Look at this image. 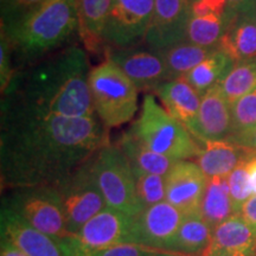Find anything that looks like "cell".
I'll return each instance as SVG.
<instances>
[{
	"instance_id": "obj_1",
	"label": "cell",
	"mask_w": 256,
	"mask_h": 256,
	"mask_svg": "<svg viewBox=\"0 0 256 256\" xmlns=\"http://www.w3.org/2000/svg\"><path fill=\"white\" fill-rule=\"evenodd\" d=\"M2 110V188L56 186L110 144L96 116H63L10 96Z\"/></svg>"
},
{
	"instance_id": "obj_2",
	"label": "cell",
	"mask_w": 256,
	"mask_h": 256,
	"mask_svg": "<svg viewBox=\"0 0 256 256\" xmlns=\"http://www.w3.org/2000/svg\"><path fill=\"white\" fill-rule=\"evenodd\" d=\"M87 54L68 46L37 63L8 89L14 98L32 107L69 118L95 116Z\"/></svg>"
},
{
	"instance_id": "obj_3",
	"label": "cell",
	"mask_w": 256,
	"mask_h": 256,
	"mask_svg": "<svg viewBox=\"0 0 256 256\" xmlns=\"http://www.w3.org/2000/svg\"><path fill=\"white\" fill-rule=\"evenodd\" d=\"M78 30L76 0H46L23 12L8 25H2L11 46L24 60L40 58L60 49Z\"/></svg>"
},
{
	"instance_id": "obj_4",
	"label": "cell",
	"mask_w": 256,
	"mask_h": 256,
	"mask_svg": "<svg viewBox=\"0 0 256 256\" xmlns=\"http://www.w3.org/2000/svg\"><path fill=\"white\" fill-rule=\"evenodd\" d=\"M130 130L146 147L174 160L200 156L202 145L188 130L156 104L154 96L144 98L139 118Z\"/></svg>"
},
{
	"instance_id": "obj_5",
	"label": "cell",
	"mask_w": 256,
	"mask_h": 256,
	"mask_svg": "<svg viewBox=\"0 0 256 256\" xmlns=\"http://www.w3.org/2000/svg\"><path fill=\"white\" fill-rule=\"evenodd\" d=\"M95 114L106 128L130 122L138 110V88L116 64L106 58L89 76Z\"/></svg>"
},
{
	"instance_id": "obj_6",
	"label": "cell",
	"mask_w": 256,
	"mask_h": 256,
	"mask_svg": "<svg viewBox=\"0 0 256 256\" xmlns=\"http://www.w3.org/2000/svg\"><path fill=\"white\" fill-rule=\"evenodd\" d=\"M92 172L106 206L136 217L144 210L136 196L132 166L116 145H107L92 158Z\"/></svg>"
},
{
	"instance_id": "obj_7",
	"label": "cell",
	"mask_w": 256,
	"mask_h": 256,
	"mask_svg": "<svg viewBox=\"0 0 256 256\" xmlns=\"http://www.w3.org/2000/svg\"><path fill=\"white\" fill-rule=\"evenodd\" d=\"M2 204L56 241L74 236L66 228L62 203L54 186L14 188L11 196L2 200Z\"/></svg>"
},
{
	"instance_id": "obj_8",
	"label": "cell",
	"mask_w": 256,
	"mask_h": 256,
	"mask_svg": "<svg viewBox=\"0 0 256 256\" xmlns=\"http://www.w3.org/2000/svg\"><path fill=\"white\" fill-rule=\"evenodd\" d=\"M54 188L58 192L66 228L72 235L107 206L92 176V159Z\"/></svg>"
},
{
	"instance_id": "obj_9",
	"label": "cell",
	"mask_w": 256,
	"mask_h": 256,
	"mask_svg": "<svg viewBox=\"0 0 256 256\" xmlns=\"http://www.w3.org/2000/svg\"><path fill=\"white\" fill-rule=\"evenodd\" d=\"M154 0H113L104 26L107 46L133 48L145 42Z\"/></svg>"
},
{
	"instance_id": "obj_10",
	"label": "cell",
	"mask_w": 256,
	"mask_h": 256,
	"mask_svg": "<svg viewBox=\"0 0 256 256\" xmlns=\"http://www.w3.org/2000/svg\"><path fill=\"white\" fill-rule=\"evenodd\" d=\"M191 18V0H154V11L145 42L150 49L162 52L186 42Z\"/></svg>"
},
{
	"instance_id": "obj_11",
	"label": "cell",
	"mask_w": 256,
	"mask_h": 256,
	"mask_svg": "<svg viewBox=\"0 0 256 256\" xmlns=\"http://www.w3.org/2000/svg\"><path fill=\"white\" fill-rule=\"evenodd\" d=\"M106 58L116 64L132 80L138 90L156 92L168 82V72L162 55L156 51L133 48L107 46Z\"/></svg>"
},
{
	"instance_id": "obj_12",
	"label": "cell",
	"mask_w": 256,
	"mask_h": 256,
	"mask_svg": "<svg viewBox=\"0 0 256 256\" xmlns=\"http://www.w3.org/2000/svg\"><path fill=\"white\" fill-rule=\"evenodd\" d=\"M134 217L106 206L72 236L76 244L87 250L133 243Z\"/></svg>"
},
{
	"instance_id": "obj_13",
	"label": "cell",
	"mask_w": 256,
	"mask_h": 256,
	"mask_svg": "<svg viewBox=\"0 0 256 256\" xmlns=\"http://www.w3.org/2000/svg\"><path fill=\"white\" fill-rule=\"evenodd\" d=\"M184 216L168 200L146 208L134 217L133 244L166 252Z\"/></svg>"
},
{
	"instance_id": "obj_14",
	"label": "cell",
	"mask_w": 256,
	"mask_h": 256,
	"mask_svg": "<svg viewBox=\"0 0 256 256\" xmlns=\"http://www.w3.org/2000/svg\"><path fill=\"white\" fill-rule=\"evenodd\" d=\"M208 178L197 164L179 160L166 174V200L184 214L200 212Z\"/></svg>"
},
{
	"instance_id": "obj_15",
	"label": "cell",
	"mask_w": 256,
	"mask_h": 256,
	"mask_svg": "<svg viewBox=\"0 0 256 256\" xmlns=\"http://www.w3.org/2000/svg\"><path fill=\"white\" fill-rule=\"evenodd\" d=\"M188 132L200 144L210 140H226L232 133L230 104L220 86L215 84L202 96L197 119Z\"/></svg>"
},
{
	"instance_id": "obj_16",
	"label": "cell",
	"mask_w": 256,
	"mask_h": 256,
	"mask_svg": "<svg viewBox=\"0 0 256 256\" xmlns=\"http://www.w3.org/2000/svg\"><path fill=\"white\" fill-rule=\"evenodd\" d=\"M0 232L28 256H64L55 238L34 228L5 204L0 211Z\"/></svg>"
},
{
	"instance_id": "obj_17",
	"label": "cell",
	"mask_w": 256,
	"mask_h": 256,
	"mask_svg": "<svg viewBox=\"0 0 256 256\" xmlns=\"http://www.w3.org/2000/svg\"><path fill=\"white\" fill-rule=\"evenodd\" d=\"M200 145L202 150L196 158V164L208 179L228 177L240 162L256 153V151L236 145L226 139L210 140Z\"/></svg>"
},
{
	"instance_id": "obj_18",
	"label": "cell",
	"mask_w": 256,
	"mask_h": 256,
	"mask_svg": "<svg viewBox=\"0 0 256 256\" xmlns=\"http://www.w3.org/2000/svg\"><path fill=\"white\" fill-rule=\"evenodd\" d=\"M113 0H76L78 34L88 52L106 51L104 32Z\"/></svg>"
},
{
	"instance_id": "obj_19",
	"label": "cell",
	"mask_w": 256,
	"mask_h": 256,
	"mask_svg": "<svg viewBox=\"0 0 256 256\" xmlns=\"http://www.w3.org/2000/svg\"><path fill=\"white\" fill-rule=\"evenodd\" d=\"M255 12L236 14L216 46L235 63L256 58Z\"/></svg>"
},
{
	"instance_id": "obj_20",
	"label": "cell",
	"mask_w": 256,
	"mask_h": 256,
	"mask_svg": "<svg viewBox=\"0 0 256 256\" xmlns=\"http://www.w3.org/2000/svg\"><path fill=\"white\" fill-rule=\"evenodd\" d=\"M165 110L174 119L190 128L197 119L202 96L184 78L172 80L156 90Z\"/></svg>"
},
{
	"instance_id": "obj_21",
	"label": "cell",
	"mask_w": 256,
	"mask_h": 256,
	"mask_svg": "<svg viewBox=\"0 0 256 256\" xmlns=\"http://www.w3.org/2000/svg\"><path fill=\"white\" fill-rule=\"evenodd\" d=\"M211 240L212 228L200 214H188L184 216L166 252L185 256H202L211 246Z\"/></svg>"
},
{
	"instance_id": "obj_22",
	"label": "cell",
	"mask_w": 256,
	"mask_h": 256,
	"mask_svg": "<svg viewBox=\"0 0 256 256\" xmlns=\"http://www.w3.org/2000/svg\"><path fill=\"white\" fill-rule=\"evenodd\" d=\"M116 146L124 153L133 171L146 172V174H158L166 177L174 164L179 160L162 156L140 142V139L132 130L124 133L118 142Z\"/></svg>"
},
{
	"instance_id": "obj_23",
	"label": "cell",
	"mask_w": 256,
	"mask_h": 256,
	"mask_svg": "<svg viewBox=\"0 0 256 256\" xmlns=\"http://www.w3.org/2000/svg\"><path fill=\"white\" fill-rule=\"evenodd\" d=\"M211 246L256 256V230L246 222L241 214H235L212 229Z\"/></svg>"
},
{
	"instance_id": "obj_24",
	"label": "cell",
	"mask_w": 256,
	"mask_h": 256,
	"mask_svg": "<svg viewBox=\"0 0 256 256\" xmlns=\"http://www.w3.org/2000/svg\"><path fill=\"white\" fill-rule=\"evenodd\" d=\"M200 214L212 229L235 215L236 212L230 197L228 177L208 179Z\"/></svg>"
},
{
	"instance_id": "obj_25",
	"label": "cell",
	"mask_w": 256,
	"mask_h": 256,
	"mask_svg": "<svg viewBox=\"0 0 256 256\" xmlns=\"http://www.w3.org/2000/svg\"><path fill=\"white\" fill-rule=\"evenodd\" d=\"M234 66L235 62L216 48L209 57L194 66L183 78L198 94L203 96L211 87L222 83Z\"/></svg>"
},
{
	"instance_id": "obj_26",
	"label": "cell",
	"mask_w": 256,
	"mask_h": 256,
	"mask_svg": "<svg viewBox=\"0 0 256 256\" xmlns=\"http://www.w3.org/2000/svg\"><path fill=\"white\" fill-rule=\"evenodd\" d=\"M215 49L216 48H203L184 42L159 54L166 64L168 80L172 81V80L183 78L194 66L209 57Z\"/></svg>"
},
{
	"instance_id": "obj_27",
	"label": "cell",
	"mask_w": 256,
	"mask_h": 256,
	"mask_svg": "<svg viewBox=\"0 0 256 256\" xmlns=\"http://www.w3.org/2000/svg\"><path fill=\"white\" fill-rule=\"evenodd\" d=\"M235 14L226 19L191 16L188 25L186 42L203 48H216Z\"/></svg>"
},
{
	"instance_id": "obj_28",
	"label": "cell",
	"mask_w": 256,
	"mask_h": 256,
	"mask_svg": "<svg viewBox=\"0 0 256 256\" xmlns=\"http://www.w3.org/2000/svg\"><path fill=\"white\" fill-rule=\"evenodd\" d=\"M230 106L256 89V58L235 63L220 83Z\"/></svg>"
},
{
	"instance_id": "obj_29",
	"label": "cell",
	"mask_w": 256,
	"mask_h": 256,
	"mask_svg": "<svg viewBox=\"0 0 256 256\" xmlns=\"http://www.w3.org/2000/svg\"><path fill=\"white\" fill-rule=\"evenodd\" d=\"M62 249L64 256H152L156 254V249H152L144 246L126 243V244L114 246V247L98 249V250H87L72 241V238L57 241Z\"/></svg>"
},
{
	"instance_id": "obj_30",
	"label": "cell",
	"mask_w": 256,
	"mask_h": 256,
	"mask_svg": "<svg viewBox=\"0 0 256 256\" xmlns=\"http://www.w3.org/2000/svg\"><path fill=\"white\" fill-rule=\"evenodd\" d=\"M136 196L144 209L166 200L165 177L146 172L133 171Z\"/></svg>"
},
{
	"instance_id": "obj_31",
	"label": "cell",
	"mask_w": 256,
	"mask_h": 256,
	"mask_svg": "<svg viewBox=\"0 0 256 256\" xmlns=\"http://www.w3.org/2000/svg\"><path fill=\"white\" fill-rule=\"evenodd\" d=\"M232 112V133L230 136L256 127V89L242 96L230 106Z\"/></svg>"
},
{
	"instance_id": "obj_32",
	"label": "cell",
	"mask_w": 256,
	"mask_h": 256,
	"mask_svg": "<svg viewBox=\"0 0 256 256\" xmlns=\"http://www.w3.org/2000/svg\"><path fill=\"white\" fill-rule=\"evenodd\" d=\"M249 159H246L240 162L236 166V168L228 176L230 197H232V206L236 214H240V210H241L243 204L252 196L247 171V162Z\"/></svg>"
},
{
	"instance_id": "obj_33",
	"label": "cell",
	"mask_w": 256,
	"mask_h": 256,
	"mask_svg": "<svg viewBox=\"0 0 256 256\" xmlns=\"http://www.w3.org/2000/svg\"><path fill=\"white\" fill-rule=\"evenodd\" d=\"M238 14L226 0H191V16L226 19Z\"/></svg>"
},
{
	"instance_id": "obj_34",
	"label": "cell",
	"mask_w": 256,
	"mask_h": 256,
	"mask_svg": "<svg viewBox=\"0 0 256 256\" xmlns=\"http://www.w3.org/2000/svg\"><path fill=\"white\" fill-rule=\"evenodd\" d=\"M11 43L5 34H2V46H0V86L2 92H8L10 86L14 80V72L11 66Z\"/></svg>"
},
{
	"instance_id": "obj_35",
	"label": "cell",
	"mask_w": 256,
	"mask_h": 256,
	"mask_svg": "<svg viewBox=\"0 0 256 256\" xmlns=\"http://www.w3.org/2000/svg\"><path fill=\"white\" fill-rule=\"evenodd\" d=\"M2 4V25H8L22 14L18 0H0Z\"/></svg>"
},
{
	"instance_id": "obj_36",
	"label": "cell",
	"mask_w": 256,
	"mask_h": 256,
	"mask_svg": "<svg viewBox=\"0 0 256 256\" xmlns=\"http://www.w3.org/2000/svg\"><path fill=\"white\" fill-rule=\"evenodd\" d=\"M229 142H232L236 145L246 147V148L252 150L256 151V127L252 128V130H247V132H243L240 134H235V136H229Z\"/></svg>"
},
{
	"instance_id": "obj_37",
	"label": "cell",
	"mask_w": 256,
	"mask_h": 256,
	"mask_svg": "<svg viewBox=\"0 0 256 256\" xmlns=\"http://www.w3.org/2000/svg\"><path fill=\"white\" fill-rule=\"evenodd\" d=\"M240 214L252 229L256 230V196H252L243 204Z\"/></svg>"
},
{
	"instance_id": "obj_38",
	"label": "cell",
	"mask_w": 256,
	"mask_h": 256,
	"mask_svg": "<svg viewBox=\"0 0 256 256\" xmlns=\"http://www.w3.org/2000/svg\"><path fill=\"white\" fill-rule=\"evenodd\" d=\"M230 8L238 14H250L256 10V0H226Z\"/></svg>"
},
{
	"instance_id": "obj_39",
	"label": "cell",
	"mask_w": 256,
	"mask_h": 256,
	"mask_svg": "<svg viewBox=\"0 0 256 256\" xmlns=\"http://www.w3.org/2000/svg\"><path fill=\"white\" fill-rule=\"evenodd\" d=\"M0 256H28L10 240L2 238L0 241Z\"/></svg>"
},
{
	"instance_id": "obj_40",
	"label": "cell",
	"mask_w": 256,
	"mask_h": 256,
	"mask_svg": "<svg viewBox=\"0 0 256 256\" xmlns=\"http://www.w3.org/2000/svg\"><path fill=\"white\" fill-rule=\"evenodd\" d=\"M247 171H248L249 185H250L252 196H256V153L248 160Z\"/></svg>"
},
{
	"instance_id": "obj_41",
	"label": "cell",
	"mask_w": 256,
	"mask_h": 256,
	"mask_svg": "<svg viewBox=\"0 0 256 256\" xmlns=\"http://www.w3.org/2000/svg\"><path fill=\"white\" fill-rule=\"evenodd\" d=\"M202 256H250V255L244 254V252H241L226 250V249L215 248L212 247V246H210V247L206 249V252Z\"/></svg>"
},
{
	"instance_id": "obj_42",
	"label": "cell",
	"mask_w": 256,
	"mask_h": 256,
	"mask_svg": "<svg viewBox=\"0 0 256 256\" xmlns=\"http://www.w3.org/2000/svg\"><path fill=\"white\" fill-rule=\"evenodd\" d=\"M18 2L19 5H20L22 14H23V12H26L28 10H32L37 8V6L42 5L44 2H46V0H18Z\"/></svg>"
},
{
	"instance_id": "obj_43",
	"label": "cell",
	"mask_w": 256,
	"mask_h": 256,
	"mask_svg": "<svg viewBox=\"0 0 256 256\" xmlns=\"http://www.w3.org/2000/svg\"><path fill=\"white\" fill-rule=\"evenodd\" d=\"M152 256H185V255H180V254H174V252H164V250H160V252H156V254H153Z\"/></svg>"
},
{
	"instance_id": "obj_44",
	"label": "cell",
	"mask_w": 256,
	"mask_h": 256,
	"mask_svg": "<svg viewBox=\"0 0 256 256\" xmlns=\"http://www.w3.org/2000/svg\"><path fill=\"white\" fill-rule=\"evenodd\" d=\"M255 14H256V12H255Z\"/></svg>"
}]
</instances>
